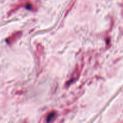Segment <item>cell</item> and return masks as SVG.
Segmentation results:
<instances>
[{
  "label": "cell",
  "instance_id": "obj_2",
  "mask_svg": "<svg viewBox=\"0 0 123 123\" xmlns=\"http://www.w3.org/2000/svg\"><path fill=\"white\" fill-rule=\"evenodd\" d=\"M22 35V31H16V32H14V33L12 34L10 36H9L6 38V43L8 44H13L14 42H16L18 40H19L21 37Z\"/></svg>",
  "mask_w": 123,
  "mask_h": 123
},
{
  "label": "cell",
  "instance_id": "obj_1",
  "mask_svg": "<svg viewBox=\"0 0 123 123\" xmlns=\"http://www.w3.org/2000/svg\"><path fill=\"white\" fill-rule=\"evenodd\" d=\"M82 70V67L81 66H79V65H77L76 67H75L74 70H73V73H72L71 77L70 78V79H68V80L67 81V82L66 83V86H70L71 84H73L74 82H75L76 81H77L78 79L79 78V76L80 75V73H81Z\"/></svg>",
  "mask_w": 123,
  "mask_h": 123
},
{
  "label": "cell",
  "instance_id": "obj_3",
  "mask_svg": "<svg viewBox=\"0 0 123 123\" xmlns=\"http://www.w3.org/2000/svg\"><path fill=\"white\" fill-rule=\"evenodd\" d=\"M56 112L50 111L43 115L40 120V122L42 123H51L56 116Z\"/></svg>",
  "mask_w": 123,
  "mask_h": 123
}]
</instances>
